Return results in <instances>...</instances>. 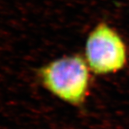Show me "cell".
<instances>
[{
  "mask_svg": "<svg viewBox=\"0 0 129 129\" xmlns=\"http://www.w3.org/2000/svg\"><path fill=\"white\" fill-rule=\"evenodd\" d=\"M38 77L46 89L72 104L84 100L89 83L87 61L79 55L54 60L38 70Z\"/></svg>",
  "mask_w": 129,
  "mask_h": 129,
  "instance_id": "cell-1",
  "label": "cell"
},
{
  "mask_svg": "<svg viewBox=\"0 0 129 129\" xmlns=\"http://www.w3.org/2000/svg\"><path fill=\"white\" fill-rule=\"evenodd\" d=\"M86 58L89 69L96 74L115 72L125 66V44L114 29L100 23L86 41Z\"/></svg>",
  "mask_w": 129,
  "mask_h": 129,
  "instance_id": "cell-2",
  "label": "cell"
}]
</instances>
